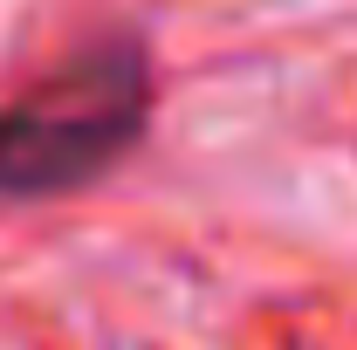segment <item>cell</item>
Wrapping results in <instances>:
<instances>
[{
	"label": "cell",
	"instance_id": "obj_1",
	"mask_svg": "<svg viewBox=\"0 0 357 350\" xmlns=\"http://www.w3.org/2000/svg\"><path fill=\"white\" fill-rule=\"evenodd\" d=\"M151 117V62L137 35H96L0 110V199H62L103 178Z\"/></svg>",
	"mask_w": 357,
	"mask_h": 350
}]
</instances>
